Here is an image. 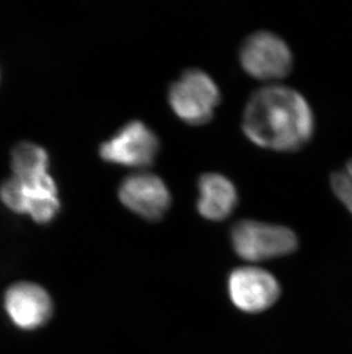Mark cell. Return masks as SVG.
<instances>
[{
    "label": "cell",
    "instance_id": "cell-1",
    "mask_svg": "<svg viewBox=\"0 0 352 354\" xmlns=\"http://www.w3.org/2000/svg\"><path fill=\"white\" fill-rule=\"evenodd\" d=\"M242 127L249 140L260 147L296 151L313 139L316 118L299 91L282 84H270L249 97Z\"/></svg>",
    "mask_w": 352,
    "mask_h": 354
},
{
    "label": "cell",
    "instance_id": "cell-7",
    "mask_svg": "<svg viewBox=\"0 0 352 354\" xmlns=\"http://www.w3.org/2000/svg\"><path fill=\"white\" fill-rule=\"evenodd\" d=\"M3 308L15 327L21 330H36L46 324L53 315V301L40 284L20 281L7 289Z\"/></svg>",
    "mask_w": 352,
    "mask_h": 354
},
{
    "label": "cell",
    "instance_id": "cell-5",
    "mask_svg": "<svg viewBox=\"0 0 352 354\" xmlns=\"http://www.w3.org/2000/svg\"><path fill=\"white\" fill-rule=\"evenodd\" d=\"M239 60L244 71L252 77L270 82L287 77L294 64L289 44L266 30L256 31L244 40Z\"/></svg>",
    "mask_w": 352,
    "mask_h": 354
},
{
    "label": "cell",
    "instance_id": "cell-6",
    "mask_svg": "<svg viewBox=\"0 0 352 354\" xmlns=\"http://www.w3.org/2000/svg\"><path fill=\"white\" fill-rule=\"evenodd\" d=\"M159 147V139L149 127L141 120H130L101 145L99 154L108 163L146 167L156 160Z\"/></svg>",
    "mask_w": 352,
    "mask_h": 354
},
{
    "label": "cell",
    "instance_id": "cell-3",
    "mask_svg": "<svg viewBox=\"0 0 352 354\" xmlns=\"http://www.w3.org/2000/svg\"><path fill=\"white\" fill-rule=\"evenodd\" d=\"M221 101L219 88L210 75L188 69L168 88V104L176 116L190 125L212 120Z\"/></svg>",
    "mask_w": 352,
    "mask_h": 354
},
{
    "label": "cell",
    "instance_id": "cell-4",
    "mask_svg": "<svg viewBox=\"0 0 352 354\" xmlns=\"http://www.w3.org/2000/svg\"><path fill=\"white\" fill-rule=\"evenodd\" d=\"M231 243L244 259L262 261L292 254L299 240L291 228L282 225L244 219L231 228Z\"/></svg>",
    "mask_w": 352,
    "mask_h": 354
},
{
    "label": "cell",
    "instance_id": "cell-2",
    "mask_svg": "<svg viewBox=\"0 0 352 354\" xmlns=\"http://www.w3.org/2000/svg\"><path fill=\"white\" fill-rule=\"evenodd\" d=\"M0 200L17 214H27L39 225L55 221L61 210L57 183L50 174L22 180L12 176L0 185Z\"/></svg>",
    "mask_w": 352,
    "mask_h": 354
},
{
    "label": "cell",
    "instance_id": "cell-11",
    "mask_svg": "<svg viewBox=\"0 0 352 354\" xmlns=\"http://www.w3.org/2000/svg\"><path fill=\"white\" fill-rule=\"evenodd\" d=\"M10 169L13 176L22 180L36 179L50 174V155L39 145L22 141L12 149Z\"/></svg>",
    "mask_w": 352,
    "mask_h": 354
},
{
    "label": "cell",
    "instance_id": "cell-12",
    "mask_svg": "<svg viewBox=\"0 0 352 354\" xmlns=\"http://www.w3.org/2000/svg\"><path fill=\"white\" fill-rule=\"evenodd\" d=\"M333 194L352 214V158L331 176Z\"/></svg>",
    "mask_w": 352,
    "mask_h": 354
},
{
    "label": "cell",
    "instance_id": "cell-8",
    "mask_svg": "<svg viewBox=\"0 0 352 354\" xmlns=\"http://www.w3.org/2000/svg\"><path fill=\"white\" fill-rule=\"evenodd\" d=\"M118 196L128 210L150 221H160L172 203L170 191L163 179L148 172L125 178L120 183Z\"/></svg>",
    "mask_w": 352,
    "mask_h": 354
},
{
    "label": "cell",
    "instance_id": "cell-10",
    "mask_svg": "<svg viewBox=\"0 0 352 354\" xmlns=\"http://www.w3.org/2000/svg\"><path fill=\"white\" fill-rule=\"evenodd\" d=\"M197 210L207 221H224L238 204V192L229 178L221 174H204L198 180Z\"/></svg>",
    "mask_w": 352,
    "mask_h": 354
},
{
    "label": "cell",
    "instance_id": "cell-9",
    "mask_svg": "<svg viewBox=\"0 0 352 354\" xmlns=\"http://www.w3.org/2000/svg\"><path fill=\"white\" fill-rule=\"evenodd\" d=\"M229 294L233 304L249 313L266 311L280 298V286L269 272L242 268L229 277Z\"/></svg>",
    "mask_w": 352,
    "mask_h": 354
}]
</instances>
